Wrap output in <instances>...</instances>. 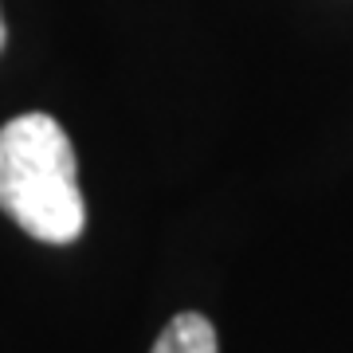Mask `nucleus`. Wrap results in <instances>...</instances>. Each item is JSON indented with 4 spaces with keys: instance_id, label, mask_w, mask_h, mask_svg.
I'll use <instances>...</instances> for the list:
<instances>
[{
    "instance_id": "nucleus-1",
    "label": "nucleus",
    "mask_w": 353,
    "mask_h": 353,
    "mask_svg": "<svg viewBox=\"0 0 353 353\" xmlns=\"http://www.w3.org/2000/svg\"><path fill=\"white\" fill-rule=\"evenodd\" d=\"M0 208L39 243H75L87 224L75 150L51 114L0 126Z\"/></svg>"
},
{
    "instance_id": "nucleus-2",
    "label": "nucleus",
    "mask_w": 353,
    "mask_h": 353,
    "mask_svg": "<svg viewBox=\"0 0 353 353\" xmlns=\"http://www.w3.org/2000/svg\"><path fill=\"white\" fill-rule=\"evenodd\" d=\"M150 353H220V345H216L212 322L204 314H176L157 334Z\"/></svg>"
},
{
    "instance_id": "nucleus-3",
    "label": "nucleus",
    "mask_w": 353,
    "mask_h": 353,
    "mask_svg": "<svg viewBox=\"0 0 353 353\" xmlns=\"http://www.w3.org/2000/svg\"><path fill=\"white\" fill-rule=\"evenodd\" d=\"M4 39H8V28H4V16H0V51H4Z\"/></svg>"
}]
</instances>
